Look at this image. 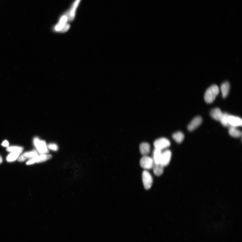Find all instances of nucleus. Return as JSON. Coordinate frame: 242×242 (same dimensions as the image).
<instances>
[{
	"mask_svg": "<svg viewBox=\"0 0 242 242\" xmlns=\"http://www.w3.org/2000/svg\"><path fill=\"white\" fill-rule=\"evenodd\" d=\"M173 138L177 143H180L183 141L184 136L182 132H177L173 135Z\"/></svg>",
	"mask_w": 242,
	"mask_h": 242,
	"instance_id": "21",
	"label": "nucleus"
},
{
	"mask_svg": "<svg viewBox=\"0 0 242 242\" xmlns=\"http://www.w3.org/2000/svg\"><path fill=\"white\" fill-rule=\"evenodd\" d=\"M49 148L54 150H56L58 149L57 146L55 144H51L48 146Z\"/></svg>",
	"mask_w": 242,
	"mask_h": 242,
	"instance_id": "24",
	"label": "nucleus"
},
{
	"mask_svg": "<svg viewBox=\"0 0 242 242\" xmlns=\"http://www.w3.org/2000/svg\"><path fill=\"white\" fill-rule=\"evenodd\" d=\"M202 121L201 117L198 116L193 119L188 127L189 131H192L194 130L201 124Z\"/></svg>",
	"mask_w": 242,
	"mask_h": 242,
	"instance_id": "11",
	"label": "nucleus"
},
{
	"mask_svg": "<svg viewBox=\"0 0 242 242\" xmlns=\"http://www.w3.org/2000/svg\"><path fill=\"white\" fill-rule=\"evenodd\" d=\"M23 148L22 147L18 146H11L7 147L6 150L8 152H12L18 150H23Z\"/></svg>",
	"mask_w": 242,
	"mask_h": 242,
	"instance_id": "22",
	"label": "nucleus"
},
{
	"mask_svg": "<svg viewBox=\"0 0 242 242\" xmlns=\"http://www.w3.org/2000/svg\"><path fill=\"white\" fill-rule=\"evenodd\" d=\"M140 150L143 156H146L150 152V146L148 143H142L140 146Z\"/></svg>",
	"mask_w": 242,
	"mask_h": 242,
	"instance_id": "13",
	"label": "nucleus"
},
{
	"mask_svg": "<svg viewBox=\"0 0 242 242\" xmlns=\"http://www.w3.org/2000/svg\"><path fill=\"white\" fill-rule=\"evenodd\" d=\"M230 87L229 83L228 82H225L222 85L221 89L223 98H225L227 96L229 91Z\"/></svg>",
	"mask_w": 242,
	"mask_h": 242,
	"instance_id": "18",
	"label": "nucleus"
},
{
	"mask_svg": "<svg viewBox=\"0 0 242 242\" xmlns=\"http://www.w3.org/2000/svg\"><path fill=\"white\" fill-rule=\"evenodd\" d=\"M2 145L3 147H7L9 145V143L7 140H5L2 142Z\"/></svg>",
	"mask_w": 242,
	"mask_h": 242,
	"instance_id": "25",
	"label": "nucleus"
},
{
	"mask_svg": "<svg viewBox=\"0 0 242 242\" xmlns=\"http://www.w3.org/2000/svg\"><path fill=\"white\" fill-rule=\"evenodd\" d=\"M228 122L230 127H236L242 126V120L239 117L229 115Z\"/></svg>",
	"mask_w": 242,
	"mask_h": 242,
	"instance_id": "10",
	"label": "nucleus"
},
{
	"mask_svg": "<svg viewBox=\"0 0 242 242\" xmlns=\"http://www.w3.org/2000/svg\"><path fill=\"white\" fill-rule=\"evenodd\" d=\"M155 149L162 151L168 148L170 145V142L168 139L162 138L155 141L154 143Z\"/></svg>",
	"mask_w": 242,
	"mask_h": 242,
	"instance_id": "3",
	"label": "nucleus"
},
{
	"mask_svg": "<svg viewBox=\"0 0 242 242\" xmlns=\"http://www.w3.org/2000/svg\"><path fill=\"white\" fill-rule=\"evenodd\" d=\"M52 157V156L49 154H42L40 156H38L30 159L26 162V165H31L35 163H40L50 159Z\"/></svg>",
	"mask_w": 242,
	"mask_h": 242,
	"instance_id": "4",
	"label": "nucleus"
},
{
	"mask_svg": "<svg viewBox=\"0 0 242 242\" xmlns=\"http://www.w3.org/2000/svg\"><path fill=\"white\" fill-rule=\"evenodd\" d=\"M219 93L218 87L216 85L211 86L207 90L205 95V100L207 103H211L214 101Z\"/></svg>",
	"mask_w": 242,
	"mask_h": 242,
	"instance_id": "1",
	"label": "nucleus"
},
{
	"mask_svg": "<svg viewBox=\"0 0 242 242\" xmlns=\"http://www.w3.org/2000/svg\"><path fill=\"white\" fill-rule=\"evenodd\" d=\"M162 151L155 149L153 151V160L154 164H161Z\"/></svg>",
	"mask_w": 242,
	"mask_h": 242,
	"instance_id": "17",
	"label": "nucleus"
},
{
	"mask_svg": "<svg viewBox=\"0 0 242 242\" xmlns=\"http://www.w3.org/2000/svg\"><path fill=\"white\" fill-rule=\"evenodd\" d=\"M38 156L37 152L36 150L29 151L23 154L18 158L19 162H23L28 158L31 159Z\"/></svg>",
	"mask_w": 242,
	"mask_h": 242,
	"instance_id": "12",
	"label": "nucleus"
},
{
	"mask_svg": "<svg viewBox=\"0 0 242 242\" xmlns=\"http://www.w3.org/2000/svg\"><path fill=\"white\" fill-rule=\"evenodd\" d=\"M172 157L171 151L167 150L162 152L161 163L164 167L167 166L171 161Z\"/></svg>",
	"mask_w": 242,
	"mask_h": 242,
	"instance_id": "8",
	"label": "nucleus"
},
{
	"mask_svg": "<svg viewBox=\"0 0 242 242\" xmlns=\"http://www.w3.org/2000/svg\"><path fill=\"white\" fill-rule=\"evenodd\" d=\"M23 150H20L11 152L6 157V161L8 162H12L16 161L19 158Z\"/></svg>",
	"mask_w": 242,
	"mask_h": 242,
	"instance_id": "16",
	"label": "nucleus"
},
{
	"mask_svg": "<svg viewBox=\"0 0 242 242\" xmlns=\"http://www.w3.org/2000/svg\"><path fill=\"white\" fill-rule=\"evenodd\" d=\"M2 157L1 156H0V164L2 163Z\"/></svg>",
	"mask_w": 242,
	"mask_h": 242,
	"instance_id": "26",
	"label": "nucleus"
},
{
	"mask_svg": "<svg viewBox=\"0 0 242 242\" xmlns=\"http://www.w3.org/2000/svg\"><path fill=\"white\" fill-rule=\"evenodd\" d=\"M81 1V0H75L69 10L66 13L68 18V21H72L74 19L75 16L76 12Z\"/></svg>",
	"mask_w": 242,
	"mask_h": 242,
	"instance_id": "5",
	"label": "nucleus"
},
{
	"mask_svg": "<svg viewBox=\"0 0 242 242\" xmlns=\"http://www.w3.org/2000/svg\"><path fill=\"white\" fill-rule=\"evenodd\" d=\"M70 27V25L69 24L67 23L63 29L61 30L60 32H65L67 31Z\"/></svg>",
	"mask_w": 242,
	"mask_h": 242,
	"instance_id": "23",
	"label": "nucleus"
},
{
	"mask_svg": "<svg viewBox=\"0 0 242 242\" xmlns=\"http://www.w3.org/2000/svg\"><path fill=\"white\" fill-rule=\"evenodd\" d=\"M143 182L145 188L148 190L152 186L153 179L151 174L147 171H144L142 173Z\"/></svg>",
	"mask_w": 242,
	"mask_h": 242,
	"instance_id": "2",
	"label": "nucleus"
},
{
	"mask_svg": "<svg viewBox=\"0 0 242 242\" xmlns=\"http://www.w3.org/2000/svg\"><path fill=\"white\" fill-rule=\"evenodd\" d=\"M229 133L230 135L235 138H239L242 136V132L236 127H230Z\"/></svg>",
	"mask_w": 242,
	"mask_h": 242,
	"instance_id": "19",
	"label": "nucleus"
},
{
	"mask_svg": "<svg viewBox=\"0 0 242 242\" xmlns=\"http://www.w3.org/2000/svg\"><path fill=\"white\" fill-rule=\"evenodd\" d=\"M34 143L40 153L44 154L48 152L46 143L44 141H40L38 138H35L34 139Z\"/></svg>",
	"mask_w": 242,
	"mask_h": 242,
	"instance_id": "7",
	"label": "nucleus"
},
{
	"mask_svg": "<svg viewBox=\"0 0 242 242\" xmlns=\"http://www.w3.org/2000/svg\"><path fill=\"white\" fill-rule=\"evenodd\" d=\"M229 115L226 113H223L220 122L223 126L226 127H230L228 122Z\"/></svg>",
	"mask_w": 242,
	"mask_h": 242,
	"instance_id": "20",
	"label": "nucleus"
},
{
	"mask_svg": "<svg viewBox=\"0 0 242 242\" xmlns=\"http://www.w3.org/2000/svg\"><path fill=\"white\" fill-rule=\"evenodd\" d=\"M210 114L212 118L217 121H220L223 113L220 109L216 108L212 110Z\"/></svg>",
	"mask_w": 242,
	"mask_h": 242,
	"instance_id": "14",
	"label": "nucleus"
},
{
	"mask_svg": "<svg viewBox=\"0 0 242 242\" xmlns=\"http://www.w3.org/2000/svg\"><path fill=\"white\" fill-rule=\"evenodd\" d=\"M164 167L161 164H154L153 168L154 174L157 176L162 175L164 172Z\"/></svg>",
	"mask_w": 242,
	"mask_h": 242,
	"instance_id": "15",
	"label": "nucleus"
},
{
	"mask_svg": "<svg viewBox=\"0 0 242 242\" xmlns=\"http://www.w3.org/2000/svg\"><path fill=\"white\" fill-rule=\"evenodd\" d=\"M154 164L153 159L147 156H143L140 161L141 167L146 169L153 168Z\"/></svg>",
	"mask_w": 242,
	"mask_h": 242,
	"instance_id": "6",
	"label": "nucleus"
},
{
	"mask_svg": "<svg viewBox=\"0 0 242 242\" xmlns=\"http://www.w3.org/2000/svg\"><path fill=\"white\" fill-rule=\"evenodd\" d=\"M68 18L66 13L60 17L58 23L55 26L54 29L56 31L60 32L64 26L67 23Z\"/></svg>",
	"mask_w": 242,
	"mask_h": 242,
	"instance_id": "9",
	"label": "nucleus"
}]
</instances>
